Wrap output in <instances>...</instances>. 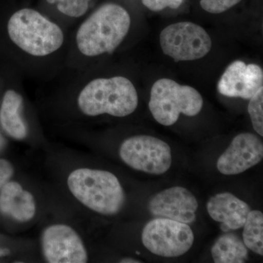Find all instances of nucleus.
Here are the masks:
<instances>
[{
	"instance_id": "nucleus-1",
	"label": "nucleus",
	"mask_w": 263,
	"mask_h": 263,
	"mask_svg": "<svg viewBox=\"0 0 263 263\" xmlns=\"http://www.w3.org/2000/svg\"><path fill=\"white\" fill-rule=\"evenodd\" d=\"M130 24V16L122 6L104 5L79 27L76 34L78 48L86 57L111 53L127 35Z\"/></svg>"
},
{
	"instance_id": "nucleus-2",
	"label": "nucleus",
	"mask_w": 263,
	"mask_h": 263,
	"mask_svg": "<svg viewBox=\"0 0 263 263\" xmlns=\"http://www.w3.org/2000/svg\"><path fill=\"white\" fill-rule=\"evenodd\" d=\"M71 193L93 212L111 216L118 214L125 202V194L115 175L101 170L80 168L67 179Z\"/></svg>"
},
{
	"instance_id": "nucleus-3",
	"label": "nucleus",
	"mask_w": 263,
	"mask_h": 263,
	"mask_svg": "<svg viewBox=\"0 0 263 263\" xmlns=\"http://www.w3.org/2000/svg\"><path fill=\"white\" fill-rule=\"evenodd\" d=\"M79 108L85 115L96 117L107 114L124 117L133 114L138 105L134 85L122 76L97 79L89 83L78 98Z\"/></svg>"
},
{
	"instance_id": "nucleus-4",
	"label": "nucleus",
	"mask_w": 263,
	"mask_h": 263,
	"mask_svg": "<svg viewBox=\"0 0 263 263\" xmlns=\"http://www.w3.org/2000/svg\"><path fill=\"white\" fill-rule=\"evenodd\" d=\"M8 32L18 48L34 57L51 54L64 42V34L58 25L29 8L18 10L10 17Z\"/></svg>"
},
{
	"instance_id": "nucleus-5",
	"label": "nucleus",
	"mask_w": 263,
	"mask_h": 263,
	"mask_svg": "<svg viewBox=\"0 0 263 263\" xmlns=\"http://www.w3.org/2000/svg\"><path fill=\"white\" fill-rule=\"evenodd\" d=\"M203 100L196 89L169 79L156 81L151 90L148 107L157 122L171 126L181 114L195 117L201 111Z\"/></svg>"
},
{
	"instance_id": "nucleus-6",
	"label": "nucleus",
	"mask_w": 263,
	"mask_h": 263,
	"mask_svg": "<svg viewBox=\"0 0 263 263\" xmlns=\"http://www.w3.org/2000/svg\"><path fill=\"white\" fill-rule=\"evenodd\" d=\"M194 240L193 230L187 224L166 218L152 219L142 232L144 247L161 257L183 255L192 248Z\"/></svg>"
},
{
	"instance_id": "nucleus-7",
	"label": "nucleus",
	"mask_w": 263,
	"mask_h": 263,
	"mask_svg": "<svg viewBox=\"0 0 263 263\" xmlns=\"http://www.w3.org/2000/svg\"><path fill=\"white\" fill-rule=\"evenodd\" d=\"M160 40L164 54L176 62L199 60L206 56L212 47L206 31L191 22L169 25L161 32Z\"/></svg>"
},
{
	"instance_id": "nucleus-8",
	"label": "nucleus",
	"mask_w": 263,
	"mask_h": 263,
	"mask_svg": "<svg viewBox=\"0 0 263 263\" xmlns=\"http://www.w3.org/2000/svg\"><path fill=\"white\" fill-rule=\"evenodd\" d=\"M119 155L131 168L153 175L163 174L172 164L171 147L149 136H137L123 142Z\"/></svg>"
},
{
	"instance_id": "nucleus-9",
	"label": "nucleus",
	"mask_w": 263,
	"mask_h": 263,
	"mask_svg": "<svg viewBox=\"0 0 263 263\" xmlns=\"http://www.w3.org/2000/svg\"><path fill=\"white\" fill-rule=\"evenodd\" d=\"M43 256L49 263H85L88 254L81 237L65 224H53L43 231Z\"/></svg>"
},
{
	"instance_id": "nucleus-10",
	"label": "nucleus",
	"mask_w": 263,
	"mask_h": 263,
	"mask_svg": "<svg viewBox=\"0 0 263 263\" xmlns=\"http://www.w3.org/2000/svg\"><path fill=\"white\" fill-rule=\"evenodd\" d=\"M198 202L187 189L174 186L156 194L150 199L148 209L152 215L191 224L196 219Z\"/></svg>"
},
{
	"instance_id": "nucleus-11",
	"label": "nucleus",
	"mask_w": 263,
	"mask_h": 263,
	"mask_svg": "<svg viewBox=\"0 0 263 263\" xmlns=\"http://www.w3.org/2000/svg\"><path fill=\"white\" fill-rule=\"evenodd\" d=\"M263 158V144L252 133H240L217 161L218 171L230 176L245 172L259 163Z\"/></svg>"
},
{
	"instance_id": "nucleus-12",
	"label": "nucleus",
	"mask_w": 263,
	"mask_h": 263,
	"mask_svg": "<svg viewBox=\"0 0 263 263\" xmlns=\"http://www.w3.org/2000/svg\"><path fill=\"white\" fill-rule=\"evenodd\" d=\"M263 86L262 69L237 60L228 66L218 83V91L229 98L249 100Z\"/></svg>"
},
{
	"instance_id": "nucleus-13",
	"label": "nucleus",
	"mask_w": 263,
	"mask_h": 263,
	"mask_svg": "<svg viewBox=\"0 0 263 263\" xmlns=\"http://www.w3.org/2000/svg\"><path fill=\"white\" fill-rule=\"evenodd\" d=\"M207 211L214 221L221 223V229L228 232L243 228L251 208L233 194L222 193L211 197Z\"/></svg>"
},
{
	"instance_id": "nucleus-14",
	"label": "nucleus",
	"mask_w": 263,
	"mask_h": 263,
	"mask_svg": "<svg viewBox=\"0 0 263 263\" xmlns=\"http://www.w3.org/2000/svg\"><path fill=\"white\" fill-rule=\"evenodd\" d=\"M1 190L0 212L20 222L34 217L36 204L32 194L14 181L5 183Z\"/></svg>"
},
{
	"instance_id": "nucleus-15",
	"label": "nucleus",
	"mask_w": 263,
	"mask_h": 263,
	"mask_svg": "<svg viewBox=\"0 0 263 263\" xmlns=\"http://www.w3.org/2000/svg\"><path fill=\"white\" fill-rule=\"evenodd\" d=\"M23 99L13 90L5 92L1 109L0 124L10 137L17 140L24 139L27 135V127L20 115Z\"/></svg>"
},
{
	"instance_id": "nucleus-16",
	"label": "nucleus",
	"mask_w": 263,
	"mask_h": 263,
	"mask_svg": "<svg viewBox=\"0 0 263 263\" xmlns=\"http://www.w3.org/2000/svg\"><path fill=\"white\" fill-rule=\"evenodd\" d=\"M212 254L216 263H243L248 260V248L234 233L219 237L212 247Z\"/></svg>"
},
{
	"instance_id": "nucleus-17",
	"label": "nucleus",
	"mask_w": 263,
	"mask_h": 263,
	"mask_svg": "<svg viewBox=\"0 0 263 263\" xmlns=\"http://www.w3.org/2000/svg\"><path fill=\"white\" fill-rule=\"evenodd\" d=\"M243 243L254 253L263 255V214L259 211L249 213L243 226Z\"/></svg>"
},
{
	"instance_id": "nucleus-18",
	"label": "nucleus",
	"mask_w": 263,
	"mask_h": 263,
	"mask_svg": "<svg viewBox=\"0 0 263 263\" xmlns=\"http://www.w3.org/2000/svg\"><path fill=\"white\" fill-rule=\"evenodd\" d=\"M248 112L254 130L263 136V87L259 89L250 99Z\"/></svg>"
},
{
	"instance_id": "nucleus-19",
	"label": "nucleus",
	"mask_w": 263,
	"mask_h": 263,
	"mask_svg": "<svg viewBox=\"0 0 263 263\" xmlns=\"http://www.w3.org/2000/svg\"><path fill=\"white\" fill-rule=\"evenodd\" d=\"M90 0H47L50 4L57 3V8L63 14L70 17H80L86 13Z\"/></svg>"
},
{
	"instance_id": "nucleus-20",
	"label": "nucleus",
	"mask_w": 263,
	"mask_h": 263,
	"mask_svg": "<svg viewBox=\"0 0 263 263\" xmlns=\"http://www.w3.org/2000/svg\"><path fill=\"white\" fill-rule=\"evenodd\" d=\"M241 0H200L202 9L210 13H221L238 4Z\"/></svg>"
},
{
	"instance_id": "nucleus-21",
	"label": "nucleus",
	"mask_w": 263,
	"mask_h": 263,
	"mask_svg": "<svg viewBox=\"0 0 263 263\" xmlns=\"http://www.w3.org/2000/svg\"><path fill=\"white\" fill-rule=\"evenodd\" d=\"M143 4L152 11H160L164 8L177 9L183 3V0H142Z\"/></svg>"
},
{
	"instance_id": "nucleus-22",
	"label": "nucleus",
	"mask_w": 263,
	"mask_h": 263,
	"mask_svg": "<svg viewBox=\"0 0 263 263\" xmlns=\"http://www.w3.org/2000/svg\"><path fill=\"white\" fill-rule=\"evenodd\" d=\"M14 174V169L10 162L6 160H0V190L5 183H8Z\"/></svg>"
},
{
	"instance_id": "nucleus-23",
	"label": "nucleus",
	"mask_w": 263,
	"mask_h": 263,
	"mask_svg": "<svg viewBox=\"0 0 263 263\" xmlns=\"http://www.w3.org/2000/svg\"><path fill=\"white\" fill-rule=\"evenodd\" d=\"M122 263H139L141 262V261L138 260V259L133 258H124L122 259L120 261Z\"/></svg>"
},
{
	"instance_id": "nucleus-24",
	"label": "nucleus",
	"mask_w": 263,
	"mask_h": 263,
	"mask_svg": "<svg viewBox=\"0 0 263 263\" xmlns=\"http://www.w3.org/2000/svg\"><path fill=\"white\" fill-rule=\"evenodd\" d=\"M8 253H9V251L7 249H0V256L7 255Z\"/></svg>"
}]
</instances>
